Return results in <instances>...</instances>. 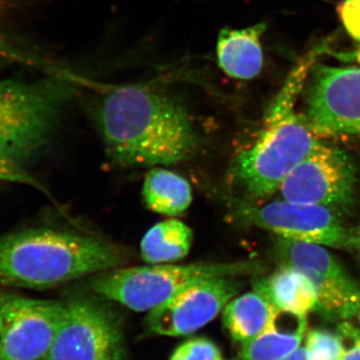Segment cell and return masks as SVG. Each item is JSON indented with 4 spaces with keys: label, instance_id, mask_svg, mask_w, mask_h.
<instances>
[{
    "label": "cell",
    "instance_id": "obj_5",
    "mask_svg": "<svg viewBox=\"0 0 360 360\" xmlns=\"http://www.w3.org/2000/svg\"><path fill=\"white\" fill-rule=\"evenodd\" d=\"M257 270L258 264L250 262L150 264L101 272L92 279L90 288L134 311H150L191 284L214 277L248 276Z\"/></svg>",
    "mask_w": 360,
    "mask_h": 360
},
{
    "label": "cell",
    "instance_id": "obj_4",
    "mask_svg": "<svg viewBox=\"0 0 360 360\" xmlns=\"http://www.w3.org/2000/svg\"><path fill=\"white\" fill-rule=\"evenodd\" d=\"M75 92L73 82L60 75L0 82V181L44 189L32 165L51 144Z\"/></svg>",
    "mask_w": 360,
    "mask_h": 360
},
{
    "label": "cell",
    "instance_id": "obj_26",
    "mask_svg": "<svg viewBox=\"0 0 360 360\" xmlns=\"http://www.w3.org/2000/svg\"><path fill=\"white\" fill-rule=\"evenodd\" d=\"M2 338H4V326H2L1 314H0V347H1Z\"/></svg>",
    "mask_w": 360,
    "mask_h": 360
},
{
    "label": "cell",
    "instance_id": "obj_12",
    "mask_svg": "<svg viewBox=\"0 0 360 360\" xmlns=\"http://www.w3.org/2000/svg\"><path fill=\"white\" fill-rule=\"evenodd\" d=\"M243 285L238 276L214 277L191 284L151 309L146 317L148 328L156 335L172 338L191 335L222 312Z\"/></svg>",
    "mask_w": 360,
    "mask_h": 360
},
{
    "label": "cell",
    "instance_id": "obj_16",
    "mask_svg": "<svg viewBox=\"0 0 360 360\" xmlns=\"http://www.w3.org/2000/svg\"><path fill=\"white\" fill-rule=\"evenodd\" d=\"M307 316L281 311L271 328L241 345V360H283L302 347L307 335Z\"/></svg>",
    "mask_w": 360,
    "mask_h": 360
},
{
    "label": "cell",
    "instance_id": "obj_3",
    "mask_svg": "<svg viewBox=\"0 0 360 360\" xmlns=\"http://www.w3.org/2000/svg\"><path fill=\"white\" fill-rule=\"evenodd\" d=\"M125 255L97 236L60 229H23L0 236V284L47 290L115 269Z\"/></svg>",
    "mask_w": 360,
    "mask_h": 360
},
{
    "label": "cell",
    "instance_id": "obj_23",
    "mask_svg": "<svg viewBox=\"0 0 360 360\" xmlns=\"http://www.w3.org/2000/svg\"><path fill=\"white\" fill-rule=\"evenodd\" d=\"M336 333L342 343L341 360H360V328L352 322L345 321L338 324Z\"/></svg>",
    "mask_w": 360,
    "mask_h": 360
},
{
    "label": "cell",
    "instance_id": "obj_24",
    "mask_svg": "<svg viewBox=\"0 0 360 360\" xmlns=\"http://www.w3.org/2000/svg\"><path fill=\"white\" fill-rule=\"evenodd\" d=\"M283 360H309V356H307V349H305L304 347H300L297 349H295L292 354L286 356L285 359Z\"/></svg>",
    "mask_w": 360,
    "mask_h": 360
},
{
    "label": "cell",
    "instance_id": "obj_20",
    "mask_svg": "<svg viewBox=\"0 0 360 360\" xmlns=\"http://www.w3.org/2000/svg\"><path fill=\"white\" fill-rule=\"evenodd\" d=\"M4 8L0 1V66L9 63H25L30 65H41L37 56L30 53L23 45L20 44L13 33L9 32L4 21Z\"/></svg>",
    "mask_w": 360,
    "mask_h": 360
},
{
    "label": "cell",
    "instance_id": "obj_22",
    "mask_svg": "<svg viewBox=\"0 0 360 360\" xmlns=\"http://www.w3.org/2000/svg\"><path fill=\"white\" fill-rule=\"evenodd\" d=\"M170 360H224V357L212 341L194 338L177 347Z\"/></svg>",
    "mask_w": 360,
    "mask_h": 360
},
{
    "label": "cell",
    "instance_id": "obj_6",
    "mask_svg": "<svg viewBox=\"0 0 360 360\" xmlns=\"http://www.w3.org/2000/svg\"><path fill=\"white\" fill-rule=\"evenodd\" d=\"M229 200L234 217L279 238L340 250L354 248V231L345 226L335 212L324 206L285 200L265 205L238 198Z\"/></svg>",
    "mask_w": 360,
    "mask_h": 360
},
{
    "label": "cell",
    "instance_id": "obj_7",
    "mask_svg": "<svg viewBox=\"0 0 360 360\" xmlns=\"http://www.w3.org/2000/svg\"><path fill=\"white\" fill-rule=\"evenodd\" d=\"M307 82L302 116L315 134L360 139V66L315 63Z\"/></svg>",
    "mask_w": 360,
    "mask_h": 360
},
{
    "label": "cell",
    "instance_id": "obj_8",
    "mask_svg": "<svg viewBox=\"0 0 360 360\" xmlns=\"http://www.w3.org/2000/svg\"><path fill=\"white\" fill-rule=\"evenodd\" d=\"M276 255L281 265L302 272L314 286L321 314L348 321L360 309V283L326 246L276 236Z\"/></svg>",
    "mask_w": 360,
    "mask_h": 360
},
{
    "label": "cell",
    "instance_id": "obj_2",
    "mask_svg": "<svg viewBox=\"0 0 360 360\" xmlns=\"http://www.w3.org/2000/svg\"><path fill=\"white\" fill-rule=\"evenodd\" d=\"M324 49L317 47L300 59L265 111L257 141L233 160L229 176L246 198L262 200L277 193L293 168L321 143L295 108L310 70Z\"/></svg>",
    "mask_w": 360,
    "mask_h": 360
},
{
    "label": "cell",
    "instance_id": "obj_19",
    "mask_svg": "<svg viewBox=\"0 0 360 360\" xmlns=\"http://www.w3.org/2000/svg\"><path fill=\"white\" fill-rule=\"evenodd\" d=\"M305 349L309 360H341L342 343L338 333L315 328L305 335Z\"/></svg>",
    "mask_w": 360,
    "mask_h": 360
},
{
    "label": "cell",
    "instance_id": "obj_27",
    "mask_svg": "<svg viewBox=\"0 0 360 360\" xmlns=\"http://www.w3.org/2000/svg\"><path fill=\"white\" fill-rule=\"evenodd\" d=\"M356 316H357V319H359V326H360V309L359 310V312H357Z\"/></svg>",
    "mask_w": 360,
    "mask_h": 360
},
{
    "label": "cell",
    "instance_id": "obj_17",
    "mask_svg": "<svg viewBox=\"0 0 360 360\" xmlns=\"http://www.w3.org/2000/svg\"><path fill=\"white\" fill-rule=\"evenodd\" d=\"M142 195L149 210L167 217L181 214L193 202L189 182L181 175L160 167L146 174Z\"/></svg>",
    "mask_w": 360,
    "mask_h": 360
},
{
    "label": "cell",
    "instance_id": "obj_10",
    "mask_svg": "<svg viewBox=\"0 0 360 360\" xmlns=\"http://www.w3.org/2000/svg\"><path fill=\"white\" fill-rule=\"evenodd\" d=\"M65 317L45 360H127L120 321L86 298L66 302Z\"/></svg>",
    "mask_w": 360,
    "mask_h": 360
},
{
    "label": "cell",
    "instance_id": "obj_21",
    "mask_svg": "<svg viewBox=\"0 0 360 360\" xmlns=\"http://www.w3.org/2000/svg\"><path fill=\"white\" fill-rule=\"evenodd\" d=\"M338 13L348 34L357 44L355 51L338 54V58L360 63V0H342L338 4Z\"/></svg>",
    "mask_w": 360,
    "mask_h": 360
},
{
    "label": "cell",
    "instance_id": "obj_18",
    "mask_svg": "<svg viewBox=\"0 0 360 360\" xmlns=\"http://www.w3.org/2000/svg\"><path fill=\"white\" fill-rule=\"evenodd\" d=\"M193 232L179 219H167L151 227L142 238V259L148 264H172L188 255Z\"/></svg>",
    "mask_w": 360,
    "mask_h": 360
},
{
    "label": "cell",
    "instance_id": "obj_25",
    "mask_svg": "<svg viewBox=\"0 0 360 360\" xmlns=\"http://www.w3.org/2000/svg\"><path fill=\"white\" fill-rule=\"evenodd\" d=\"M355 250L359 251V255L360 257V219L359 226H357L356 229H354V248Z\"/></svg>",
    "mask_w": 360,
    "mask_h": 360
},
{
    "label": "cell",
    "instance_id": "obj_1",
    "mask_svg": "<svg viewBox=\"0 0 360 360\" xmlns=\"http://www.w3.org/2000/svg\"><path fill=\"white\" fill-rule=\"evenodd\" d=\"M96 120L108 158L123 167L175 165L191 158L200 143L186 108L146 85L105 90Z\"/></svg>",
    "mask_w": 360,
    "mask_h": 360
},
{
    "label": "cell",
    "instance_id": "obj_15",
    "mask_svg": "<svg viewBox=\"0 0 360 360\" xmlns=\"http://www.w3.org/2000/svg\"><path fill=\"white\" fill-rule=\"evenodd\" d=\"M255 290L269 298L281 311L307 316L319 307L316 293L309 279L285 265L257 281Z\"/></svg>",
    "mask_w": 360,
    "mask_h": 360
},
{
    "label": "cell",
    "instance_id": "obj_13",
    "mask_svg": "<svg viewBox=\"0 0 360 360\" xmlns=\"http://www.w3.org/2000/svg\"><path fill=\"white\" fill-rule=\"evenodd\" d=\"M265 30V22L245 28H222L217 42L220 70L234 79L250 80L257 77L264 68L262 37Z\"/></svg>",
    "mask_w": 360,
    "mask_h": 360
},
{
    "label": "cell",
    "instance_id": "obj_14",
    "mask_svg": "<svg viewBox=\"0 0 360 360\" xmlns=\"http://www.w3.org/2000/svg\"><path fill=\"white\" fill-rule=\"evenodd\" d=\"M281 311L269 298L253 290L232 298L222 310V319L232 338L243 345L271 328Z\"/></svg>",
    "mask_w": 360,
    "mask_h": 360
},
{
    "label": "cell",
    "instance_id": "obj_9",
    "mask_svg": "<svg viewBox=\"0 0 360 360\" xmlns=\"http://www.w3.org/2000/svg\"><path fill=\"white\" fill-rule=\"evenodd\" d=\"M356 182L352 158L321 142L284 179L278 191L283 200L345 212L354 202Z\"/></svg>",
    "mask_w": 360,
    "mask_h": 360
},
{
    "label": "cell",
    "instance_id": "obj_11",
    "mask_svg": "<svg viewBox=\"0 0 360 360\" xmlns=\"http://www.w3.org/2000/svg\"><path fill=\"white\" fill-rule=\"evenodd\" d=\"M65 302L0 292V360H45L65 317Z\"/></svg>",
    "mask_w": 360,
    "mask_h": 360
}]
</instances>
